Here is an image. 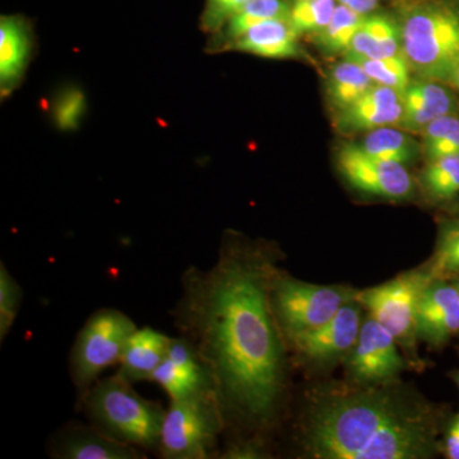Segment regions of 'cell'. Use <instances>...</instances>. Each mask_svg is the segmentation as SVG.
<instances>
[{"mask_svg": "<svg viewBox=\"0 0 459 459\" xmlns=\"http://www.w3.org/2000/svg\"><path fill=\"white\" fill-rule=\"evenodd\" d=\"M51 455L57 459H140V449L108 437L96 427H68L56 435Z\"/></svg>", "mask_w": 459, "mask_h": 459, "instance_id": "cell-14", "label": "cell"}, {"mask_svg": "<svg viewBox=\"0 0 459 459\" xmlns=\"http://www.w3.org/2000/svg\"><path fill=\"white\" fill-rule=\"evenodd\" d=\"M402 113V93L376 84L358 101L340 111L338 126L346 132H370L383 126H398Z\"/></svg>", "mask_w": 459, "mask_h": 459, "instance_id": "cell-15", "label": "cell"}, {"mask_svg": "<svg viewBox=\"0 0 459 459\" xmlns=\"http://www.w3.org/2000/svg\"><path fill=\"white\" fill-rule=\"evenodd\" d=\"M364 307L358 299L349 301L319 327L287 337L298 355L310 362L325 364L349 355L362 325Z\"/></svg>", "mask_w": 459, "mask_h": 459, "instance_id": "cell-11", "label": "cell"}, {"mask_svg": "<svg viewBox=\"0 0 459 459\" xmlns=\"http://www.w3.org/2000/svg\"><path fill=\"white\" fill-rule=\"evenodd\" d=\"M344 59L352 60L356 65H360L376 84L389 87L400 93H403L410 86L411 68L403 53L394 56L379 57V59L346 54Z\"/></svg>", "mask_w": 459, "mask_h": 459, "instance_id": "cell-24", "label": "cell"}, {"mask_svg": "<svg viewBox=\"0 0 459 459\" xmlns=\"http://www.w3.org/2000/svg\"><path fill=\"white\" fill-rule=\"evenodd\" d=\"M453 282H455V285L457 286L459 291V279L453 280Z\"/></svg>", "mask_w": 459, "mask_h": 459, "instance_id": "cell-38", "label": "cell"}, {"mask_svg": "<svg viewBox=\"0 0 459 459\" xmlns=\"http://www.w3.org/2000/svg\"><path fill=\"white\" fill-rule=\"evenodd\" d=\"M420 134L429 162L459 153V117L455 114L437 117Z\"/></svg>", "mask_w": 459, "mask_h": 459, "instance_id": "cell-26", "label": "cell"}, {"mask_svg": "<svg viewBox=\"0 0 459 459\" xmlns=\"http://www.w3.org/2000/svg\"><path fill=\"white\" fill-rule=\"evenodd\" d=\"M299 33L290 18L265 21L247 30L234 41L235 49L271 59H285L299 54Z\"/></svg>", "mask_w": 459, "mask_h": 459, "instance_id": "cell-18", "label": "cell"}, {"mask_svg": "<svg viewBox=\"0 0 459 459\" xmlns=\"http://www.w3.org/2000/svg\"><path fill=\"white\" fill-rule=\"evenodd\" d=\"M443 451L449 459H459V413L446 428Z\"/></svg>", "mask_w": 459, "mask_h": 459, "instance_id": "cell-34", "label": "cell"}, {"mask_svg": "<svg viewBox=\"0 0 459 459\" xmlns=\"http://www.w3.org/2000/svg\"><path fill=\"white\" fill-rule=\"evenodd\" d=\"M433 279L429 268L406 272L382 285L359 291L358 300L370 316L394 334L402 349L415 353L419 301Z\"/></svg>", "mask_w": 459, "mask_h": 459, "instance_id": "cell-8", "label": "cell"}, {"mask_svg": "<svg viewBox=\"0 0 459 459\" xmlns=\"http://www.w3.org/2000/svg\"><path fill=\"white\" fill-rule=\"evenodd\" d=\"M374 86V81L352 60L344 59L338 63L328 74V96L340 111L358 101Z\"/></svg>", "mask_w": 459, "mask_h": 459, "instance_id": "cell-21", "label": "cell"}, {"mask_svg": "<svg viewBox=\"0 0 459 459\" xmlns=\"http://www.w3.org/2000/svg\"><path fill=\"white\" fill-rule=\"evenodd\" d=\"M135 329L134 322L117 309L98 310L84 323L75 338L69 361L80 400L102 371L120 361L126 341Z\"/></svg>", "mask_w": 459, "mask_h": 459, "instance_id": "cell-6", "label": "cell"}, {"mask_svg": "<svg viewBox=\"0 0 459 459\" xmlns=\"http://www.w3.org/2000/svg\"><path fill=\"white\" fill-rule=\"evenodd\" d=\"M429 271L435 279H459V221L446 223L440 229Z\"/></svg>", "mask_w": 459, "mask_h": 459, "instance_id": "cell-28", "label": "cell"}, {"mask_svg": "<svg viewBox=\"0 0 459 459\" xmlns=\"http://www.w3.org/2000/svg\"><path fill=\"white\" fill-rule=\"evenodd\" d=\"M359 146L371 156L401 165L413 161L421 150L409 132L403 129L398 131L389 126L370 131Z\"/></svg>", "mask_w": 459, "mask_h": 459, "instance_id": "cell-22", "label": "cell"}, {"mask_svg": "<svg viewBox=\"0 0 459 459\" xmlns=\"http://www.w3.org/2000/svg\"><path fill=\"white\" fill-rule=\"evenodd\" d=\"M249 0H207L202 23L213 31L229 22Z\"/></svg>", "mask_w": 459, "mask_h": 459, "instance_id": "cell-31", "label": "cell"}, {"mask_svg": "<svg viewBox=\"0 0 459 459\" xmlns=\"http://www.w3.org/2000/svg\"><path fill=\"white\" fill-rule=\"evenodd\" d=\"M291 5L285 0H249L228 22V36L238 40L247 30L259 23L279 18H290Z\"/></svg>", "mask_w": 459, "mask_h": 459, "instance_id": "cell-25", "label": "cell"}, {"mask_svg": "<svg viewBox=\"0 0 459 459\" xmlns=\"http://www.w3.org/2000/svg\"><path fill=\"white\" fill-rule=\"evenodd\" d=\"M358 295L359 291L349 287L312 285L277 272L271 303L281 331L291 337L319 327Z\"/></svg>", "mask_w": 459, "mask_h": 459, "instance_id": "cell-7", "label": "cell"}, {"mask_svg": "<svg viewBox=\"0 0 459 459\" xmlns=\"http://www.w3.org/2000/svg\"><path fill=\"white\" fill-rule=\"evenodd\" d=\"M446 83L451 84L452 87L459 91V59L455 63V65L452 66Z\"/></svg>", "mask_w": 459, "mask_h": 459, "instance_id": "cell-36", "label": "cell"}, {"mask_svg": "<svg viewBox=\"0 0 459 459\" xmlns=\"http://www.w3.org/2000/svg\"><path fill=\"white\" fill-rule=\"evenodd\" d=\"M223 419L216 392L171 400L162 427L160 455L166 459L210 458Z\"/></svg>", "mask_w": 459, "mask_h": 459, "instance_id": "cell-5", "label": "cell"}, {"mask_svg": "<svg viewBox=\"0 0 459 459\" xmlns=\"http://www.w3.org/2000/svg\"><path fill=\"white\" fill-rule=\"evenodd\" d=\"M277 270L262 249L230 246L211 270L189 268L175 316L197 350L223 411L255 427L276 415L286 377L271 303Z\"/></svg>", "mask_w": 459, "mask_h": 459, "instance_id": "cell-1", "label": "cell"}, {"mask_svg": "<svg viewBox=\"0 0 459 459\" xmlns=\"http://www.w3.org/2000/svg\"><path fill=\"white\" fill-rule=\"evenodd\" d=\"M30 53L26 25L16 17L0 21V83L3 92L13 87L23 74Z\"/></svg>", "mask_w": 459, "mask_h": 459, "instance_id": "cell-20", "label": "cell"}, {"mask_svg": "<svg viewBox=\"0 0 459 459\" xmlns=\"http://www.w3.org/2000/svg\"><path fill=\"white\" fill-rule=\"evenodd\" d=\"M435 407L394 383L314 392L303 446L318 459H427L440 451Z\"/></svg>", "mask_w": 459, "mask_h": 459, "instance_id": "cell-2", "label": "cell"}, {"mask_svg": "<svg viewBox=\"0 0 459 459\" xmlns=\"http://www.w3.org/2000/svg\"><path fill=\"white\" fill-rule=\"evenodd\" d=\"M337 0H296L290 11V22L300 33L319 32L336 11Z\"/></svg>", "mask_w": 459, "mask_h": 459, "instance_id": "cell-29", "label": "cell"}, {"mask_svg": "<svg viewBox=\"0 0 459 459\" xmlns=\"http://www.w3.org/2000/svg\"><path fill=\"white\" fill-rule=\"evenodd\" d=\"M22 289L14 277L9 273L4 263L0 264V340H4L16 322Z\"/></svg>", "mask_w": 459, "mask_h": 459, "instance_id": "cell-30", "label": "cell"}, {"mask_svg": "<svg viewBox=\"0 0 459 459\" xmlns=\"http://www.w3.org/2000/svg\"><path fill=\"white\" fill-rule=\"evenodd\" d=\"M337 162L344 179L360 192L388 199L406 198L412 192V179L404 165L371 156L359 144H342Z\"/></svg>", "mask_w": 459, "mask_h": 459, "instance_id": "cell-10", "label": "cell"}, {"mask_svg": "<svg viewBox=\"0 0 459 459\" xmlns=\"http://www.w3.org/2000/svg\"><path fill=\"white\" fill-rule=\"evenodd\" d=\"M93 427L135 448L159 451L166 411L148 401L132 383L114 376L95 383L82 398Z\"/></svg>", "mask_w": 459, "mask_h": 459, "instance_id": "cell-3", "label": "cell"}, {"mask_svg": "<svg viewBox=\"0 0 459 459\" xmlns=\"http://www.w3.org/2000/svg\"><path fill=\"white\" fill-rule=\"evenodd\" d=\"M398 347L394 334L373 316H368L362 322L355 346L346 356L347 373L359 385L394 383L401 371L406 369V360Z\"/></svg>", "mask_w": 459, "mask_h": 459, "instance_id": "cell-9", "label": "cell"}, {"mask_svg": "<svg viewBox=\"0 0 459 459\" xmlns=\"http://www.w3.org/2000/svg\"><path fill=\"white\" fill-rule=\"evenodd\" d=\"M379 59L402 54L400 23L385 14H368L344 56Z\"/></svg>", "mask_w": 459, "mask_h": 459, "instance_id": "cell-19", "label": "cell"}, {"mask_svg": "<svg viewBox=\"0 0 459 459\" xmlns=\"http://www.w3.org/2000/svg\"><path fill=\"white\" fill-rule=\"evenodd\" d=\"M402 53L424 80L446 83L459 59V9L442 2L412 5L402 17Z\"/></svg>", "mask_w": 459, "mask_h": 459, "instance_id": "cell-4", "label": "cell"}, {"mask_svg": "<svg viewBox=\"0 0 459 459\" xmlns=\"http://www.w3.org/2000/svg\"><path fill=\"white\" fill-rule=\"evenodd\" d=\"M264 455V444L262 440L253 437V439L244 440V442L235 443L234 446H229L222 458L255 459L263 458Z\"/></svg>", "mask_w": 459, "mask_h": 459, "instance_id": "cell-33", "label": "cell"}, {"mask_svg": "<svg viewBox=\"0 0 459 459\" xmlns=\"http://www.w3.org/2000/svg\"><path fill=\"white\" fill-rule=\"evenodd\" d=\"M365 17L367 16L338 4L328 25L316 33V44L328 54L346 53Z\"/></svg>", "mask_w": 459, "mask_h": 459, "instance_id": "cell-23", "label": "cell"}, {"mask_svg": "<svg viewBox=\"0 0 459 459\" xmlns=\"http://www.w3.org/2000/svg\"><path fill=\"white\" fill-rule=\"evenodd\" d=\"M452 377L453 380H455V385H457L459 388V370L453 371Z\"/></svg>", "mask_w": 459, "mask_h": 459, "instance_id": "cell-37", "label": "cell"}, {"mask_svg": "<svg viewBox=\"0 0 459 459\" xmlns=\"http://www.w3.org/2000/svg\"><path fill=\"white\" fill-rule=\"evenodd\" d=\"M151 380L164 388L171 400L216 392L210 371L199 358L197 350L186 337L172 338L164 361L157 368Z\"/></svg>", "mask_w": 459, "mask_h": 459, "instance_id": "cell-12", "label": "cell"}, {"mask_svg": "<svg viewBox=\"0 0 459 459\" xmlns=\"http://www.w3.org/2000/svg\"><path fill=\"white\" fill-rule=\"evenodd\" d=\"M84 110V96L80 91L69 90L57 101L56 124L63 129L74 128Z\"/></svg>", "mask_w": 459, "mask_h": 459, "instance_id": "cell-32", "label": "cell"}, {"mask_svg": "<svg viewBox=\"0 0 459 459\" xmlns=\"http://www.w3.org/2000/svg\"><path fill=\"white\" fill-rule=\"evenodd\" d=\"M172 337L151 327L135 329L126 341L117 376L129 383L152 379L153 373L164 361Z\"/></svg>", "mask_w": 459, "mask_h": 459, "instance_id": "cell-17", "label": "cell"}, {"mask_svg": "<svg viewBox=\"0 0 459 459\" xmlns=\"http://www.w3.org/2000/svg\"><path fill=\"white\" fill-rule=\"evenodd\" d=\"M338 4L352 9L362 16L373 13L377 7L379 0H337Z\"/></svg>", "mask_w": 459, "mask_h": 459, "instance_id": "cell-35", "label": "cell"}, {"mask_svg": "<svg viewBox=\"0 0 459 459\" xmlns=\"http://www.w3.org/2000/svg\"><path fill=\"white\" fill-rule=\"evenodd\" d=\"M421 180L429 195L437 201L455 198L459 195V153L429 162Z\"/></svg>", "mask_w": 459, "mask_h": 459, "instance_id": "cell-27", "label": "cell"}, {"mask_svg": "<svg viewBox=\"0 0 459 459\" xmlns=\"http://www.w3.org/2000/svg\"><path fill=\"white\" fill-rule=\"evenodd\" d=\"M418 340L443 346L459 334V291L455 282L434 279L420 298L416 316Z\"/></svg>", "mask_w": 459, "mask_h": 459, "instance_id": "cell-13", "label": "cell"}, {"mask_svg": "<svg viewBox=\"0 0 459 459\" xmlns=\"http://www.w3.org/2000/svg\"><path fill=\"white\" fill-rule=\"evenodd\" d=\"M401 129L409 133H421L425 128L444 115L455 114V93L439 81L421 80L411 82L402 93Z\"/></svg>", "mask_w": 459, "mask_h": 459, "instance_id": "cell-16", "label": "cell"}]
</instances>
